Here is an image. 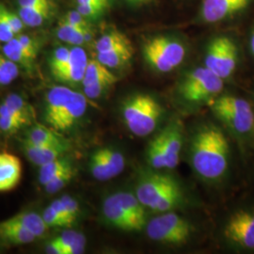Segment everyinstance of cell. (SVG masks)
Wrapping results in <instances>:
<instances>
[{
    "mask_svg": "<svg viewBox=\"0 0 254 254\" xmlns=\"http://www.w3.org/2000/svg\"><path fill=\"white\" fill-rule=\"evenodd\" d=\"M229 154L227 138L218 127H202L192 138L191 165L196 173L204 180L215 181L225 174Z\"/></svg>",
    "mask_w": 254,
    "mask_h": 254,
    "instance_id": "1",
    "label": "cell"
},
{
    "mask_svg": "<svg viewBox=\"0 0 254 254\" xmlns=\"http://www.w3.org/2000/svg\"><path fill=\"white\" fill-rule=\"evenodd\" d=\"M137 200L147 208L164 213L174 208L182 198L181 190L171 176L159 173H147L137 183Z\"/></svg>",
    "mask_w": 254,
    "mask_h": 254,
    "instance_id": "2",
    "label": "cell"
},
{
    "mask_svg": "<svg viewBox=\"0 0 254 254\" xmlns=\"http://www.w3.org/2000/svg\"><path fill=\"white\" fill-rule=\"evenodd\" d=\"M163 114L162 106L153 96L138 93L129 97L122 107V116L127 128L135 136L152 134Z\"/></svg>",
    "mask_w": 254,
    "mask_h": 254,
    "instance_id": "3",
    "label": "cell"
},
{
    "mask_svg": "<svg viewBox=\"0 0 254 254\" xmlns=\"http://www.w3.org/2000/svg\"><path fill=\"white\" fill-rule=\"evenodd\" d=\"M212 112L237 134H248L254 128V111L248 101L233 95H221L207 101Z\"/></svg>",
    "mask_w": 254,
    "mask_h": 254,
    "instance_id": "4",
    "label": "cell"
},
{
    "mask_svg": "<svg viewBox=\"0 0 254 254\" xmlns=\"http://www.w3.org/2000/svg\"><path fill=\"white\" fill-rule=\"evenodd\" d=\"M146 62L160 73L172 72L186 58V48L176 39L157 36L148 40L143 46Z\"/></svg>",
    "mask_w": 254,
    "mask_h": 254,
    "instance_id": "5",
    "label": "cell"
},
{
    "mask_svg": "<svg viewBox=\"0 0 254 254\" xmlns=\"http://www.w3.org/2000/svg\"><path fill=\"white\" fill-rule=\"evenodd\" d=\"M147 236L153 241L166 245H182L190 238V222L171 211L152 218L146 226Z\"/></svg>",
    "mask_w": 254,
    "mask_h": 254,
    "instance_id": "6",
    "label": "cell"
},
{
    "mask_svg": "<svg viewBox=\"0 0 254 254\" xmlns=\"http://www.w3.org/2000/svg\"><path fill=\"white\" fill-rule=\"evenodd\" d=\"M224 80L205 66L188 73L180 86V94L190 103H201L216 97L223 90Z\"/></svg>",
    "mask_w": 254,
    "mask_h": 254,
    "instance_id": "7",
    "label": "cell"
},
{
    "mask_svg": "<svg viewBox=\"0 0 254 254\" xmlns=\"http://www.w3.org/2000/svg\"><path fill=\"white\" fill-rule=\"evenodd\" d=\"M237 61L238 51L234 41L226 36L217 37L207 48L204 66L225 80L235 73Z\"/></svg>",
    "mask_w": 254,
    "mask_h": 254,
    "instance_id": "8",
    "label": "cell"
},
{
    "mask_svg": "<svg viewBox=\"0 0 254 254\" xmlns=\"http://www.w3.org/2000/svg\"><path fill=\"white\" fill-rule=\"evenodd\" d=\"M117 80L115 74L97 59L89 60L81 82L84 94L87 98L96 99Z\"/></svg>",
    "mask_w": 254,
    "mask_h": 254,
    "instance_id": "9",
    "label": "cell"
},
{
    "mask_svg": "<svg viewBox=\"0 0 254 254\" xmlns=\"http://www.w3.org/2000/svg\"><path fill=\"white\" fill-rule=\"evenodd\" d=\"M225 236L242 249L254 250V210L234 214L225 226Z\"/></svg>",
    "mask_w": 254,
    "mask_h": 254,
    "instance_id": "10",
    "label": "cell"
},
{
    "mask_svg": "<svg viewBox=\"0 0 254 254\" xmlns=\"http://www.w3.org/2000/svg\"><path fill=\"white\" fill-rule=\"evenodd\" d=\"M163 154L166 169H174L180 160L183 131L179 122H173L154 137Z\"/></svg>",
    "mask_w": 254,
    "mask_h": 254,
    "instance_id": "11",
    "label": "cell"
},
{
    "mask_svg": "<svg viewBox=\"0 0 254 254\" xmlns=\"http://www.w3.org/2000/svg\"><path fill=\"white\" fill-rule=\"evenodd\" d=\"M252 0H203L200 17L208 24L219 23L245 9Z\"/></svg>",
    "mask_w": 254,
    "mask_h": 254,
    "instance_id": "12",
    "label": "cell"
},
{
    "mask_svg": "<svg viewBox=\"0 0 254 254\" xmlns=\"http://www.w3.org/2000/svg\"><path fill=\"white\" fill-rule=\"evenodd\" d=\"M89 59L87 53L80 46L70 48V58L64 67L52 73L59 81L69 84L81 83Z\"/></svg>",
    "mask_w": 254,
    "mask_h": 254,
    "instance_id": "13",
    "label": "cell"
},
{
    "mask_svg": "<svg viewBox=\"0 0 254 254\" xmlns=\"http://www.w3.org/2000/svg\"><path fill=\"white\" fill-rule=\"evenodd\" d=\"M88 109V100L85 94L74 91L67 102L63 111L57 119L53 129L58 132H65L73 128L85 115Z\"/></svg>",
    "mask_w": 254,
    "mask_h": 254,
    "instance_id": "14",
    "label": "cell"
},
{
    "mask_svg": "<svg viewBox=\"0 0 254 254\" xmlns=\"http://www.w3.org/2000/svg\"><path fill=\"white\" fill-rule=\"evenodd\" d=\"M73 92L74 91L64 86H56L46 92L44 117L48 127H53Z\"/></svg>",
    "mask_w": 254,
    "mask_h": 254,
    "instance_id": "15",
    "label": "cell"
},
{
    "mask_svg": "<svg viewBox=\"0 0 254 254\" xmlns=\"http://www.w3.org/2000/svg\"><path fill=\"white\" fill-rule=\"evenodd\" d=\"M102 211L104 218L110 226L127 232H137L134 222L120 203L115 193L104 200Z\"/></svg>",
    "mask_w": 254,
    "mask_h": 254,
    "instance_id": "16",
    "label": "cell"
},
{
    "mask_svg": "<svg viewBox=\"0 0 254 254\" xmlns=\"http://www.w3.org/2000/svg\"><path fill=\"white\" fill-rule=\"evenodd\" d=\"M22 177V163L17 156L0 153V192L12 190Z\"/></svg>",
    "mask_w": 254,
    "mask_h": 254,
    "instance_id": "17",
    "label": "cell"
},
{
    "mask_svg": "<svg viewBox=\"0 0 254 254\" xmlns=\"http://www.w3.org/2000/svg\"><path fill=\"white\" fill-rule=\"evenodd\" d=\"M0 112L18 119L25 126L31 125L36 117L34 108L16 93L9 94L3 100L0 104Z\"/></svg>",
    "mask_w": 254,
    "mask_h": 254,
    "instance_id": "18",
    "label": "cell"
},
{
    "mask_svg": "<svg viewBox=\"0 0 254 254\" xmlns=\"http://www.w3.org/2000/svg\"><path fill=\"white\" fill-rule=\"evenodd\" d=\"M23 150L29 161L37 166L50 162L57 158L64 156L69 150V143L54 144V145L36 146L23 140Z\"/></svg>",
    "mask_w": 254,
    "mask_h": 254,
    "instance_id": "19",
    "label": "cell"
},
{
    "mask_svg": "<svg viewBox=\"0 0 254 254\" xmlns=\"http://www.w3.org/2000/svg\"><path fill=\"white\" fill-rule=\"evenodd\" d=\"M25 140L36 146L68 143V141L62 136L60 132L48 126H43L40 124H36L30 127Z\"/></svg>",
    "mask_w": 254,
    "mask_h": 254,
    "instance_id": "20",
    "label": "cell"
},
{
    "mask_svg": "<svg viewBox=\"0 0 254 254\" xmlns=\"http://www.w3.org/2000/svg\"><path fill=\"white\" fill-rule=\"evenodd\" d=\"M115 196L134 222L136 231H141L146 225L145 210L136 195L129 192H118L115 193Z\"/></svg>",
    "mask_w": 254,
    "mask_h": 254,
    "instance_id": "21",
    "label": "cell"
},
{
    "mask_svg": "<svg viewBox=\"0 0 254 254\" xmlns=\"http://www.w3.org/2000/svg\"><path fill=\"white\" fill-rule=\"evenodd\" d=\"M7 222L17 225L19 227L27 230L36 236L37 238L42 237L49 229L43 218V216L37 214L36 212H22L17 215L6 219Z\"/></svg>",
    "mask_w": 254,
    "mask_h": 254,
    "instance_id": "22",
    "label": "cell"
},
{
    "mask_svg": "<svg viewBox=\"0 0 254 254\" xmlns=\"http://www.w3.org/2000/svg\"><path fill=\"white\" fill-rule=\"evenodd\" d=\"M3 54L17 65H21L27 69L32 68L38 55L22 46L16 37L4 44Z\"/></svg>",
    "mask_w": 254,
    "mask_h": 254,
    "instance_id": "23",
    "label": "cell"
},
{
    "mask_svg": "<svg viewBox=\"0 0 254 254\" xmlns=\"http://www.w3.org/2000/svg\"><path fill=\"white\" fill-rule=\"evenodd\" d=\"M57 35L61 41L74 46H80L91 40V29L74 27L63 19L59 23Z\"/></svg>",
    "mask_w": 254,
    "mask_h": 254,
    "instance_id": "24",
    "label": "cell"
},
{
    "mask_svg": "<svg viewBox=\"0 0 254 254\" xmlns=\"http://www.w3.org/2000/svg\"><path fill=\"white\" fill-rule=\"evenodd\" d=\"M37 237L27 230L3 220L0 222V240L12 245H26L36 240Z\"/></svg>",
    "mask_w": 254,
    "mask_h": 254,
    "instance_id": "25",
    "label": "cell"
},
{
    "mask_svg": "<svg viewBox=\"0 0 254 254\" xmlns=\"http://www.w3.org/2000/svg\"><path fill=\"white\" fill-rule=\"evenodd\" d=\"M134 54L132 45L121 46L113 50L97 53V60L109 69L120 68L130 62Z\"/></svg>",
    "mask_w": 254,
    "mask_h": 254,
    "instance_id": "26",
    "label": "cell"
},
{
    "mask_svg": "<svg viewBox=\"0 0 254 254\" xmlns=\"http://www.w3.org/2000/svg\"><path fill=\"white\" fill-rule=\"evenodd\" d=\"M53 5L20 8L18 15L25 26L37 27L42 26L52 14Z\"/></svg>",
    "mask_w": 254,
    "mask_h": 254,
    "instance_id": "27",
    "label": "cell"
},
{
    "mask_svg": "<svg viewBox=\"0 0 254 254\" xmlns=\"http://www.w3.org/2000/svg\"><path fill=\"white\" fill-rule=\"evenodd\" d=\"M89 166L92 177L98 181H107L115 177L102 149L91 154Z\"/></svg>",
    "mask_w": 254,
    "mask_h": 254,
    "instance_id": "28",
    "label": "cell"
},
{
    "mask_svg": "<svg viewBox=\"0 0 254 254\" xmlns=\"http://www.w3.org/2000/svg\"><path fill=\"white\" fill-rule=\"evenodd\" d=\"M72 163L69 158L62 156L50 162L40 166L39 170V182L41 185L46 186L47 183L53 180L56 176H58L64 170L71 167Z\"/></svg>",
    "mask_w": 254,
    "mask_h": 254,
    "instance_id": "29",
    "label": "cell"
},
{
    "mask_svg": "<svg viewBox=\"0 0 254 254\" xmlns=\"http://www.w3.org/2000/svg\"><path fill=\"white\" fill-rule=\"evenodd\" d=\"M128 45H131L128 38L122 32L114 30L99 38L95 44V49L97 53H102Z\"/></svg>",
    "mask_w": 254,
    "mask_h": 254,
    "instance_id": "30",
    "label": "cell"
},
{
    "mask_svg": "<svg viewBox=\"0 0 254 254\" xmlns=\"http://www.w3.org/2000/svg\"><path fill=\"white\" fill-rule=\"evenodd\" d=\"M75 175V170L73 165L66 170H64L63 173H60L58 176H56L53 180L47 183L45 187L46 191L48 194H55L59 191L64 190L65 187H67L70 182L72 181Z\"/></svg>",
    "mask_w": 254,
    "mask_h": 254,
    "instance_id": "31",
    "label": "cell"
},
{
    "mask_svg": "<svg viewBox=\"0 0 254 254\" xmlns=\"http://www.w3.org/2000/svg\"><path fill=\"white\" fill-rule=\"evenodd\" d=\"M104 154L109 162V167L114 174V176H118L120 173H123L126 168V158L124 154L120 151L112 148H102Z\"/></svg>",
    "mask_w": 254,
    "mask_h": 254,
    "instance_id": "32",
    "label": "cell"
},
{
    "mask_svg": "<svg viewBox=\"0 0 254 254\" xmlns=\"http://www.w3.org/2000/svg\"><path fill=\"white\" fill-rule=\"evenodd\" d=\"M147 160H148V163L151 165V167H153L155 170L166 169L163 154L157 142L154 140V138L148 146Z\"/></svg>",
    "mask_w": 254,
    "mask_h": 254,
    "instance_id": "33",
    "label": "cell"
},
{
    "mask_svg": "<svg viewBox=\"0 0 254 254\" xmlns=\"http://www.w3.org/2000/svg\"><path fill=\"white\" fill-rule=\"evenodd\" d=\"M26 127L18 119L11 117L8 114L0 113V130L8 135L16 133L19 129Z\"/></svg>",
    "mask_w": 254,
    "mask_h": 254,
    "instance_id": "34",
    "label": "cell"
},
{
    "mask_svg": "<svg viewBox=\"0 0 254 254\" xmlns=\"http://www.w3.org/2000/svg\"><path fill=\"white\" fill-rule=\"evenodd\" d=\"M70 58V48L67 47H59L55 50L50 59V69L53 73L64 67L68 63Z\"/></svg>",
    "mask_w": 254,
    "mask_h": 254,
    "instance_id": "35",
    "label": "cell"
},
{
    "mask_svg": "<svg viewBox=\"0 0 254 254\" xmlns=\"http://www.w3.org/2000/svg\"><path fill=\"white\" fill-rule=\"evenodd\" d=\"M43 218L48 228L70 227L69 223L62 218L50 205L44 211Z\"/></svg>",
    "mask_w": 254,
    "mask_h": 254,
    "instance_id": "36",
    "label": "cell"
},
{
    "mask_svg": "<svg viewBox=\"0 0 254 254\" xmlns=\"http://www.w3.org/2000/svg\"><path fill=\"white\" fill-rule=\"evenodd\" d=\"M108 7L100 4L91 3H79L76 6V10L82 14L85 18H95L104 12Z\"/></svg>",
    "mask_w": 254,
    "mask_h": 254,
    "instance_id": "37",
    "label": "cell"
},
{
    "mask_svg": "<svg viewBox=\"0 0 254 254\" xmlns=\"http://www.w3.org/2000/svg\"><path fill=\"white\" fill-rule=\"evenodd\" d=\"M0 13L8 21L9 26L12 28L15 35H19L21 33V31L23 30L25 25H24L22 19L20 18L18 14H15V13L9 11L5 7H3L1 5H0Z\"/></svg>",
    "mask_w": 254,
    "mask_h": 254,
    "instance_id": "38",
    "label": "cell"
},
{
    "mask_svg": "<svg viewBox=\"0 0 254 254\" xmlns=\"http://www.w3.org/2000/svg\"><path fill=\"white\" fill-rule=\"evenodd\" d=\"M86 237L84 235L79 233L77 237L73 240V242L63 250L62 254H80L84 253L86 247Z\"/></svg>",
    "mask_w": 254,
    "mask_h": 254,
    "instance_id": "39",
    "label": "cell"
},
{
    "mask_svg": "<svg viewBox=\"0 0 254 254\" xmlns=\"http://www.w3.org/2000/svg\"><path fill=\"white\" fill-rule=\"evenodd\" d=\"M64 21L66 23L74 26V27H83V28H90L88 22L86 21V18L80 14L77 10L73 11H69L64 18Z\"/></svg>",
    "mask_w": 254,
    "mask_h": 254,
    "instance_id": "40",
    "label": "cell"
},
{
    "mask_svg": "<svg viewBox=\"0 0 254 254\" xmlns=\"http://www.w3.org/2000/svg\"><path fill=\"white\" fill-rule=\"evenodd\" d=\"M61 200L63 201L64 206L67 209V211H68L71 218L75 222L76 218H77L78 215H79V212H80L78 202L74 200L73 197H71L69 195H64L61 198Z\"/></svg>",
    "mask_w": 254,
    "mask_h": 254,
    "instance_id": "41",
    "label": "cell"
},
{
    "mask_svg": "<svg viewBox=\"0 0 254 254\" xmlns=\"http://www.w3.org/2000/svg\"><path fill=\"white\" fill-rule=\"evenodd\" d=\"M16 36L12 28L9 26L8 21L0 13V42L8 43Z\"/></svg>",
    "mask_w": 254,
    "mask_h": 254,
    "instance_id": "42",
    "label": "cell"
},
{
    "mask_svg": "<svg viewBox=\"0 0 254 254\" xmlns=\"http://www.w3.org/2000/svg\"><path fill=\"white\" fill-rule=\"evenodd\" d=\"M50 206L52 207V208L54 209L55 211L62 217V218L65 219L68 223H69V225H70V227L71 226H73V223H74V221H73V219L71 218L70 217V215H69V213H68V211H67V209L66 207L64 206V203H63V201L61 200V199H59V200H55L51 204H50Z\"/></svg>",
    "mask_w": 254,
    "mask_h": 254,
    "instance_id": "43",
    "label": "cell"
},
{
    "mask_svg": "<svg viewBox=\"0 0 254 254\" xmlns=\"http://www.w3.org/2000/svg\"><path fill=\"white\" fill-rule=\"evenodd\" d=\"M16 39L20 42V44L22 46H25L27 49L30 50L33 53L38 54V50H39V46L37 45L36 42L27 35H16Z\"/></svg>",
    "mask_w": 254,
    "mask_h": 254,
    "instance_id": "44",
    "label": "cell"
},
{
    "mask_svg": "<svg viewBox=\"0 0 254 254\" xmlns=\"http://www.w3.org/2000/svg\"><path fill=\"white\" fill-rule=\"evenodd\" d=\"M20 8H30L37 6L53 5L52 0H17Z\"/></svg>",
    "mask_w": 254,
    "mask_h": 254,
    "instance_id": "45",
    "label": "cell"
},
{
    "mask_svg": "<svg viewBox=\"0 0 254 254\" xmlns=\"http://www.w3.org/2000/svg\"><path fill=\"white\" fill-rule=\"evenodd\" d=\"M46 252L49 254H62V246L54 238L46 246Z\"/></svg>",
    "mask_w": 254,
    "mask_h": 254,
    "instance_id": "46",
    "label": "cell"
},
{
    "mask_svg": "<svg viewBox=\"0 0 254 254\" xmlns=\"http://www.w3.org/2000/svg\"><path fill=\"white\" fill-rule=\"evenodd\" d=\"M12 81L14 80L0 69V86H7Z\"/></svg>",
    "mask_w": 254,
    "mask_h": 254,
    "instance_id": "47",
    "label": "cell"
},
{
    "mask_svg": "<svg viewBox=\"0 0 254 254\" xmlns=\"http://www.w3.org/2000/svg\"><path fill=\"white\" fill-rule=\"evenodd\" d=\"M76 3H91V4H100L103 6L109 7V0H76Z\"/></svg>",
    "mask_w": 254,
    "mask_h": 254,
    "instance_id": "48",
    "label": "cell"
},
{
    "mask_svg": "<svg viewBox=\"0 0 254 254\" xmlns=\"http://www.w3.org/2000/svg\"><path fill=\"white\" fill-rule=\"evenodd\" d=\"M128 3L133 4V5H143L148 2H150L151 0H126Z\"/></svg>",
    "mask_w": 254,
    "mask_h": 254,
    "instance_id": "49",
    "label": "cell"
},
{
    "mask_svg": "<svg viewBox=\"0 0 254 254\" xmlns=\"http://www.w3.org/2000/svg\"><path fill=\"white\" fill-rule=\"evenodd\" d=\"M251 50H252V53L254 56V31L253 35L251 37Z\"/></svg>",
    "mask_w": 254,
    "mask_h": 254,
    "instance_id": "50",
    "label": "cell"
}]
</instances>
